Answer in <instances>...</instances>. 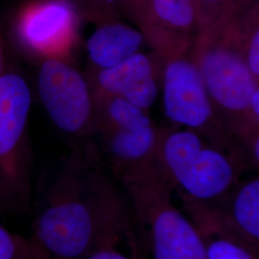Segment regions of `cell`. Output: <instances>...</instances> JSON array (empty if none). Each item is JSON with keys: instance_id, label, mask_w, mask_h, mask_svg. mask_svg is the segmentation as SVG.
I'll list each match as a JSON object with an SVG mask.
<instances>
[{"instance_id": "6da1fadb", "label": "cell", "mask_w": 259, "mask_h": 259, "mask_svg": "<svg viewBox=\"0 0 259 259\" xmlns=\"http://www.w3.org/2000/svg\"><path fill=\"white\" fill-rule=\"evenodd\" d=\"M127 201L94 147L74 151L51 182L33 222V238L50 259H83L131 220Z\"/></svg>"}, {"instance_id": "7a4b0ae2", "label": "cell", "mask_w": 259, "mask_h": 259, "mask_svg": "<svg viewBox=\"0 0 259 259\" xmlns=\"http://www.w3.org/2000/svg\"><path fill=\"white\" fill-rule=\"evenodd\" d=\"M193 55L219 121L241 148L258 136L250 101L259 89L250 71L232 19L198 38Z\"/></svg>"}, {"instance_id": "3957f363", "label": "cell", "mask_w": 259, "mask_h": 259, "mask_svg": "<svg viewBox=\"0 0 259 259\" xmlns=\"http://www.w3.org/2000/svg\"><path fill=\"white\" fill-rule=\"evenodd\" d=\"M116 179L128 197L139 237L153 259H206L200 232L173 203V190L155 160Z\"/></svg>"}, {"instance_id": "277c9868", "label": "cell", "mask_w": 259, "mask_h": 259, "mask_svg": "<svg viewBox=\"0 0 259 259\" xmlns=\"http://www.w3.org/2000/svg\"><path fill=\"white\" fill-rule=\"evenodd\" d=\"M155 161L182 203L216 200L240 182L245 156L189 129L162 131Z\"/></svg>"}, {"instance_id": "5b68a950", "label": "cell", "mask_w": 259, "mask_h": 259, "mask_svg": "<svg viewBox=\"0 0 259 259\" xmlns=\"http://www.w3.org/2000/svg\"><path fill=\"white\" fill-rule=\"evenodd\" d=\"M32 94L24 77L0 76V203L25 212L31 201V145L28 135Z\"/></svg>"}, {"instance_id": "8992f818", "label": "cell", "mask_w": 259, "mask_h": 259, "mask_svg": "<svg viewBox=\"0 0 259 259\" xmlns=\"http://www.w3.org/2000/svg\"><path fill=\"white\" fill-rule=\"evenodd\" d=\"M192 49L165 60L162 73L164 113L177 125L195 131L222 147L242 153L216 115Z\"/></svg>"}, {"instance_id": "52a82bcc", "label": "cell", "mask_w": 259, "mask_h": 259, "mask_svg": "<svg viewBox=\"0 0 259 259\" xmlns=\"http://www.w3.org/2000/svg\"><path fill=\"white\" fill-rule=\"evenodd\" d=\"M37 92L49 118L72 137L95 133V100L90 80L68 60L40 61Z\"/></svg>"}, {"instance_id": "ba28073f", "label": "cell", "mask_w": 259, "mask_h": 259, "mask_svg": "<svg viewBox=\"0 0 259 259\" xmlns=\"http://www.w3.org/2000/svg\"><path fill=\"white\" fill-rule=\"evenodd\" d=\"M79 14L71 0H29L14 20V37L21 50L42 61L64 59L73 49Z\"/></svg>"}, {"instance_id": "9c48e42d", "label": "cell", "mask_w": 259, "mask_h": 259, "mask_svg": "<svg viewBox=\"0 0 259 259\" xmlns=\"http://www.w3.org/2000/svg\"><path fill=\"white\" fill-rule=\"evenodd\" d=\"M182 204L201 234L221 236L259 253L258 177L240 181L216 200Z\"/></svg>"}, {"instance_id": "30bf717a", "label": "cell", "mask_w": 259, "mask_h": 259, "mask_svg": "<svg viewBox=\"0 0 259 259\" xmlns=\"http://www.w3.org/2000/svg\"><path fill=\"white\" fill-rule=\"evenodd\" d=\"M135 3L139 30L165 60L191 50L201 36L197 0H136Z\"/></svg>"}, {"instance_id": "8fae6325", "label": "cell", "mask_w": 259, "mask_h": 259, "mask_svg": "<svg viewBox=\"0 0 259 259\" xmlns=\"http://www.w3.org/2000/svg\"><path fill=\"white\" fill-rule=\"evenodd\" d=\"M93 93L123 98L148 111L157 98L154 64L148 55L139 52L119 65L95 69L91 81Z\"/></svg>"}, {"instance_id": "7c38bea8", "label": "cell", "mask_w": 259, "mask_h": 259, "mask_svg": "<svg viewBox=\"0 0 259 259\" xmlns=\"http://www.w3.org/2000/svg\"><path fill=\"white\" fill-rule=\"evenodd\" d=\"M103 145L110 169L117 177L123 172L155 160L162 131L150 125L137 129L103 131Z\"/></svg>"}, {"instance_id": "4fadbf2b", "label": "cell", "mask_w": 259, "mask_h": 259, "mask_svg": "<svg viewBox=\"0 0 259 259\" xmlns=\"http://www.w3.org/2000/svg\"><path fill=\"white\" fill-rule=\"evenodd\" d=\"M144 41L139 29L122 22H106L87 39L85 49L94 68L106 69L140 52Z\"/></svg>"}, {"instance_id": "5bb4252c", "label": "cell", "mask_w": 259, "mask_h": 259, "mask_svg": "<svg viewBox=\"0 0 259 259\" xmlns=\"http://www.w3.org/2000/svg\"><path fill=\"white\" fill-rule=\"evenodd\" d=\"M255 0H197L201 22V36L220 27ZM200 36V37H201Z\"/></svg>"}, {"instance_id": "9a60e30c", "label": "cell", "mask_w": 259, "mask_h": 259, "mask_svg": "<svg viewBox=\"0 0 259 259\" xmlns=\"http://www.w3.org/2000/svg\"><path fill=\"white\" fill-rule=\"evenodd\" d=\"M0 259H50L33 240H26L0 225Z\"/></svg>"}, {"instance_id": "2e32d148", "label": "cell", "mask_w": 259, "mask_h": 259, "mask_svg": "<svg viewBox=\"0 0 259 259\" xmlns=\"http://www.w3.org/2000/svg\"><path fill=\"white\" fill-rule=\"evenodd\" d=\"M201 236L204 240L206 259L259 258V253L237 242L211 234H201Z\"/></svg>"}, {"instance_id": "e0dca14e", "label": "cell", "mask_w": 259, "mask_h": 259, "mask_svg": "<svg viewBox=\"0 0 259 259\" xmlns=\"http://www.w3.org/2000/svg\"><path fill=\"white\" fill-rule=\"evenodd\" d=\"M127 226L122 230L111 232L103 237L83 259H132L129 250L128 253H125L120 249V243L124 239Z\"/></svg>"}, {"instance_id": "ac0fdd59", "label": "cell", "mask_w": 259, "mask_h": 259, "mask_svg": "<svg viewBox=\"0 0 259 259\" xmlns=\"http://www.w3.org/2000/svg\"><path fill=\"white\" fill-rule=\"evenodd\" d=\"M243 51L250 71L259 79V25L258 22L250 28L243 42Z\"/></svg>"}, {"instance_id": "d6986e66", "label": "cell", "mask_w": 259, "mask_h": 259, "mask_svg": "<svg viewBox=\"0 0 259 259\" xmlns=\"http://www.w3.org/2000/svg\"><path fill=\"white\" fill-rule=\"evenodd\" d=\"M124 242L127 245L132 259H147L146 250L139 237V233L135 230V224L133 223V219L130 221L125 231Z\"/></svg>"}, {"instance_id": "ffe728a7", "label": "cell", "mask_w": 259, "mask_h": 259, "mask_svg": "<svg viewBox=\"0 0 259 259\" xmlns=\"http://www.w3.org/2000/svg\"><path fill=\"white\" fill-rule=\"evenodd\" d=\"M7 56H8V54H7L6 44H5L3 37L0 33V76L9 70L8 67H7V64H8Z\"/></svg>"}, {"instance_id": "44dd1931", "label": "cell", "mask_w": 259, "mask_h": 259, "mask_svg": "<svg viewBox=\"0 0 259 259\" xmlns=\"http://www.w3.org/2000/svg\"><path fill=\"white\" fill-rule=\"evenodd\" d=\"M250 116L255 124L259 123V89L252 94L250 101Z\"/></svg>"}, {"instance_id": "7402d4cb", "label": "cell", "mask_w": 259, "mask_h": 259, "mask_svg": "<svg viewBox=\"0 0 259 259\" xmlns=\"http://www.w3.org/2000/svg\"><path fill=\"white\" fill-rule=\"evenodd\" d=\"M105 3H108V4H112V3H115V2H119L122 0H103Z\"/></svg>"}, {"instance_id": "603a6c76", "label": "cell", "mask_w": 259, "mask_h": 259, "mask_svg": "<svg viewBox=\"0 0 259 259\" xmlns=\"http://www.w3.org/2000/svg\"><path fill=\"white\" fill-rule=\"evenodd\" d=\"M1 210H3V207H2V205H1V203H0V211Z\"/></svg>"}]
</instances>
